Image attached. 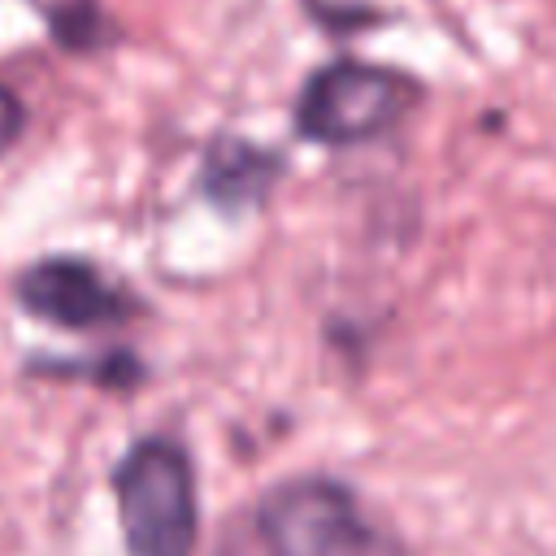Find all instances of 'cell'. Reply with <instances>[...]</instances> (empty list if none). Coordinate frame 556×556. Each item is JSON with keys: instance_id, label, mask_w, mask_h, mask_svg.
<instances>
[{"instance_id": "cell-1", "label": "cell", "mask_w": 556, "mask_h": 556, "mask_svg": "<svg viewBox=\"0 0 556 556\" xmlns=\"http://www.w3.org/2000/svg\"><path fill=\"white\" fill-rule=\"evenodd\" d=\"M256 526L269 556H408L404 539L352 486L321 473H300L265 491Z\"/></svg>"}, {"instance_id": "cell-2", "label": "cell", "mask_w": 556, "mask_h": 556, "mask_svg": "<svg viewBox=\"0 0 556 556\" xmlns=\"http://www.w3.org/2000/svg\"><path fill=\"white\" fill-rule=\"evenodd\" d=\"M421 100V83L395 65L330 61L313 70L295 100V130L326 148L387 135Z\"/></svg>"}, {"instance_id": "cell-3", "label": "cell", "mask_w": 556, "mask_h": 556, "mask_svg": "<svg viewBox=\"0 0 556 556\" xmlns=\"http://www.w3.org/2000/svg\"><path fill=\"white\" fill-rule=\"evenodd\" d=\"M113 491L130 556H191L200 513L191 460L178 443H135L113 473Z\"/></svg>"}, {"instance_id": "cell-4", "label": "cell", "mask_w": 556, "mask_h": 556, "mask_svg": "<svg viewBox=\"0 0 556 556\" xmlns=\"http://www.w3.org/2000/svg\"><path fill=\"white\" fill-rule=\"evenodd\" d=\"M17 295L30 313L70 326V330H91V326H109L126 313L122 291L87 261L78 256H52L30 265L17 278Z\"/></svg>"}, {"instance_id": "cell-5", "label": "cell", "mask_w": 556, "mask_h": 556, "mask_svg": "<svg viewBox=\"0 0 556 556\" xmlns=\"http://www.w3.org/2000/svg\"><path fill=\"white\" fill-rule=\"evenodd\" d=\"M278 174H282V161L248 139L222 135L204 152V195L230 213L261 204L269 195V187L278 182Z\"/></svg>"}, {"instance_id": "cell-6", "label": "cell", "mask_w": 556, "mask_h": 556, "mask_svg": "<svg viewBox=\"0 0 556 556\" xmlns=\"http://www.w3.org/2000/svg\"><path fill=\"white\" fill-rule=\"evenodd\" d=\"M39 17L48 22V30L56 35V43L87 52L104 39V13L100 0H35Z\"/></svg>"}, {"instance_id": "cell-7", "label": "cell", "mask_w": 556, "mask_h": 556, "mask_svg": "<svg viewBox=\"0 0 556 556\" xmlns=\"http://www.w3.org/2000/svg\"><path fill=\"white\" fill-rule=\"evenodd\" d=\"M17 130H22V104L9 87H0V152L17 139Z\"/></svg>"}]
</instances>
